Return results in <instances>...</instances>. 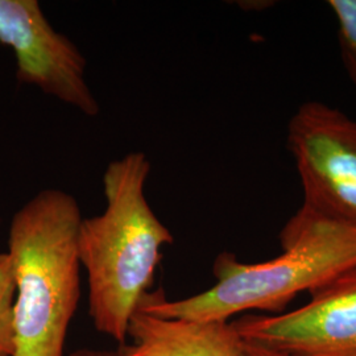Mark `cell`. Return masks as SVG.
Returning <instances> with one entry per match:
<instances>
[{
	"label": "cell",
	"mask_w": 356,
	"mask_h": 356,
	"mask_svg": "<svg viewBox=\"0 0 356 356\" xmlns=\"http://www.w3.org/2000/svg\"><path fill=\"white\" fill-rule=\"evenodd\" d=\"M282 252L245 264L223 252L214 263V286L193 297L169 301L163 291L148 293L141 310L164 318L229 321L263 310L281 314L293 298L314 292L356 268V223L302 204L280 235Z\"/></svg>",
	"instance_id": "cell-1"
},
{
	"label": "cell",
	"mask_w": 356,
	"mask_h": 356,
	"mask_svg": "<svg viewBox=\"0 0 356 356\" xmlns=\"http://www.w3.org/2000/svg\"><path fill=\"white\" fill-rule=\"evenodd\" d=\"M151 163L131 152L110 163L103 186L104 213L82 218L76 251L89 285L94 327L116 343H127L131 319L149 293L161 247L175 242L145 197Z\"/></svg>",
	"instance_id": "cell-2"
},
{
	"label": "cell",
	"mask_w": 356,
	"mask_h": 356,
	"mask_svg": "<svg viewBox=\"0 0 356 356\" xmlns=\"http://www.w3.org/2000/svg\"><path fill=\"white\" fill-rule=\"evenodd\" d=\"M81 220L74 197L54 189L38 193L13 216L8 238L16 281L13 356H65L81 298Z\"/></svg>",
	"instance_id": "cell-3"
},
{
	"label": "cell",
	"mask_w": 356,
	"mask_h": 356,
	"mask_svg": "<svg viewBox=\"0 0 356 356\" xmlns=\"http://www.w3.org/2000/svg\"><path fill=\"white\" fill-rule=\"evenodd\" d=\"M288 145L304 189V204L356 223V122L318 101L293 115Z\"/></svg>",
	"instance_id": "cell-4"
},
{
	"label": "cell",
	"mask_w": 356,
	"mask_h": 356,
	"mask_svg": "<svg viewBox=\"0 0 356 356\" xmlns=\"http://www.w3.org/2000/svg\"><path fill=\"white\" fill-rule=\"evenodd\" d=\"M243 341L279 356H356V268L310 293L291 313L244 314Z\"/></svg>",
	"instance_id": "cell-5"
},
{
	"label": "cell",
	"mask_w": 356,
	"mask_h": 356,
	"mask_svg": "<svg viewBox=\"0 0 356 356\" xmlns=\"http://www.w3.org/2000/svg\"><path fill=\"white\" fill-rule=\"evenodd\" d=\"M0 42L15 51L20 82L38 86L83 114H99L85 79V57L53 29L38 1L0 0Z\"/></svg>",
	"instance_id": "cell-6"
},
{
	"label": "cell",
	"mask_w": 356,
	"mask_h": 356,
	"mask_svg": "<svg viewBox=\"0 0 356 356\" xmlns=\"http://www.w3.org/2000/svg\"><path fill=\"white\" fill-rule=\"evenodd\" d=\"M119 356H241L244 341L229 321L164 318L138 309Z\"/></svg>",
	"instance_id": "cell-7"
},
{
	"label": "cell",
	"mask_w": 356,
	"mask_h": 356,
	"mask_svg": "<svg viewBox=\"0 0 356 356\" xmlns=\"http://www.w3.org/2000/svg\"><path fill=\"white\" fill-rule=\"evenodd\" d=\"M15 298L13 260L8 252L0 254V356L15 353Z\"/></svg>",
	"instance_id": "cell-8"
},
{
	"label": "cell",
	"mask_w": 356,
	"mask_h": 356,
	"mask_svg": "<svg viewBox=\"0 0 356 356\" xmlns=\"http://www.w3.org/2000/svg\"><path fill=\"white\" fill-rule=\"evenodd\" d=\"M338 22V35L346 72L356 86V0L327 1Z\"/></svg>",
	"instance_id": "cell-9"
},
{
	"label": "cell",
	"mask_w": 356,
	"mask_h": 356,
	"mask_svg": "<svg viewBox=\"0 0 356 356\" xmlns=\"http://www.w3.org/2000/svg\"><path fill=\"white\" fill-rule=\"evenodd\" d=\"M69 356H119L116 350H97V348H79Z\"/></svg>",
	"instance_id": "cell-10"
},
{
	"label": "cell",
	"mask_w": 356,
	"mask_h": 356,
	"mask_svg": "<svg viewBox=\"0 0 356 356\" xmlns=\"http://www.w3.org/2000/svg\"><path fill=\"white\" fill-rule=\"evenodd\" d=\"M241 356H279L273 353H269L267 350L259 347V346H254V344L247 343L244 342L243 343L242 354Z\"/></svg>",
	"instance_id": "cell-11"
}]
</instances>
